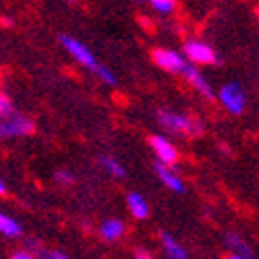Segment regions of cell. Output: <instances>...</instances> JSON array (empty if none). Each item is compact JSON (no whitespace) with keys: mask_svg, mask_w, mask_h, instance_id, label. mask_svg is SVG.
I'll return each instance as SVG.
<instances>
[{"mask_svg":"<svg viewBox=\"0 0 259 259\" xmlns=\"http://www.w3.org/2000/svg\"><path fill=\"white\" fill-rule=\"evenodd\" d=\"M158 122L166 128V131L175 135H185V137H199L203 133V122L191 114H179L170 110H158Z\"/></svg>","mask_w":259,"mask_h":259,"instance_id":"obj_1","label":"cell"},{"mask_svg":"<svg viewBox=\"0 0 259 259\" xmlns=\"http://www.w3.org/2000/svg\"><path fill=\"white\" fill-rule=\"evenodd\" d=\"M35 131V122L25 116L15 112L9 118H0V139H11V137H27Z\"/></svg>","mask_w":259,"mask_h":259,"instance_id":"obj_2","label":"cell"},{"mask_svg":"<svg viewBox=\"0 0 259 259\" xmlns=\"http://www.w3.org/2000/svg\"><path fill=\"white\" fill-rule=\"evenodd\" d=\"M152 60L156 67H160L166 73H185V69L189 67V60L185 58V54H179L175 50L168 48H158L152 52Z\"/></svg>","mask_w":259,"mask_h":259,"instance_id":"obj_3","label":"cell"},{"mask_svg":"<svg viewBox=\"0 0 259 259\" xmlns=\"http://www.w3.org/2000/svg\"><path fill=\"white\" fill-rule=\"evenodd\" d=\"M183 54L191 64H201V67L218 62V54L213 52V48L207 46L205 41H199V39H189L183 46Z\"/></svg>","mask_w":259,"mask_h":259,"instance_id":"obj_4","label":"cell"},{"mask_svg":"<svg viewBox=\"0 0 259 259\" xmlns=\"http://www.w3.org/2000/svg\"><path fill=\"white\" fill-rule=\"evenodd\" d=\"M60 44H62V48L67 50L79 64H83L85 69H90V71H94L96 67H98V60H96V56H94V52L88 48V46H83L79 39H75V37H71V35H60Z\"/></svg>","mask_w":259,"mask_h":259,"instance_id":"obj_5","label":"cell"},{"mask_svg":"<svg viewBox=\"0 0 259 259\" xmlns=\"http://www.w3.org/2000/svg\"><path fill=\"white\" fill-rule=\"evenodd\" d=\"M218 100L230 114H243L245 112V94L241 90V85H236V83L224 85V88L218 92Z\"/></svg>","mask_w":259,"mask_h":259,"instance_id":"obj_6","label":"cell"},{"mask_svg":"<svg viewBox=\"0 0 259 259\" xmlns=\"http://www.w3.org/2000/svg\"><path fill=\"white\" fill-rule=\"evenodd\" d=\"M149 145H152L154 154L158 156V162L168 164V166H175L179 162V149L175 147V143L168 141L162 135H152L149 137Z\"/></svg>","mask_w":259,"mask_h":259,"instance_id":"obj_7","label":"cell"},{"mask_svg":"<svg viewBox=\"0 0 259 259\" xmlns=\"http://www.w3.org/2000/svg\"><path fill=\"white\" fill-rule=\"evenodd\" d=\"M156 172H158L160 181H162L170 191H175V193H183V191H185V183H183V179L177 175L175 170H172V166L158 162V164H156Z\"/></svg>","mask_w":259,"mask_h":259,"instance_id":"obj_8","label":"cell"},{"mask_svg":"<svg viewBox=\"0 0 259 259\" xmlns=\"http://www.w3.org/2000/svg\"><path fill=\"white\" fill-rule=\"evenodd\" d=\"M183 75H185V79H187V81H189V83H191L193 88H195L201 96H205V98H209V100L213 98V90H211L209 81H207V79H205V77H203L195 67H193V64H189Z\"/></svg>","mask_w":259,"mask_h":259,"instance_id":"obj_9","label":"cell"},{"mask_svg":"<svg viewBox=\"0 0 259 259\" xmlns=\"http://www.w3.org/2000/svg\"><path fill=\"white\" fill-rule=\"evenodd\" d=\"M122 234H124V222L122 220L110 218V220H104L102 226H100V236L104 241H108V243L118 241Z\"/></svg>","mask_w":259,"mask_h":259,"instance_id":"obj_10","label":"cell"},{"mask_svg":"<svg viewBox=\"0 0 259 259\" xmlns=\"http://www.w3.org/2000/svg\"><path fill=\"white\" fill-rule=\"evenodd\" d=\"M126 207H128V211H131L133 218H137V220H145L149 215V205H147L145 197L139 195V193H128L126 195Z\"/></svg>","mask_w":259,"mask_h":259,"instance_id":"obj_11","label":"cell"},{"mask_svg":"<svg viewBox=\"0 0 259 259\" xmlns=\"http://www.w3.org/2000/svg\"><path fill=\"white\" fill-rule=\"evenodd\" d=\"M162 247H164V253H166V257L168 259H189V255H187V251L172 239L170 234H162Z\"/></svg>","mask_w":259,"mask_h":259,"instance_id":"obj_12","label":"cell"},{"mask_svg":"<svg viewBox=\"0 0 259 259\" xmlns=\"http://www.w3.org/2000/svg\"><path fill=\"white\" fill-rule=\"evenodd\" d=\"M0 234L9 236V239H17V236L23 234V228H21V224L15 218H11L7 213H0Z\"/></svg>","mask_w":259,"mask_h":259,"instance_id":"obj_13","label":"cell"},{"mask_svg":"<svg viewBox=\"0 0 259 259\" xmlns=\"http://www.w3.org/2000/svg\"><path fill=\"white\" fill-rule=\"evenodd\" d=\"M226 247L232 251V253H239V255H245V257H253V253H251V247L241 239L239 234H234V232H228L226 234Z\"/></svg>","mask_w":259,"mask_h":259,"instance_id":"obj_14","label":"cell"},{"mask_svg":"<svg viewBox=\"0 0 259 259\" xmlns=\"http://www.w3.org/2000/svg\"><path fill=\"white\" fill-rule=\"evenodd\" d=\"M102 166H104L108 172H110L112 177H116V179H122V177L126 175L124 166H122L120 162H116L114 158H110V156H104V158H102Z\"/></svg>","mask_w":259,"mask_h":259,"instance_id":"obj_15","label":"cell"},{"mask_svg":"<svg viewBox=\"0 0 259 259\" xmlns=\"http://www.w3.org/2000/svg\"><path fill=\"white\" fill-rule=\"evenodd\" d=\"M17 110H15V106H13V100L7 94H0V118H9Z\"/></svg>","mask_w":259,"mask_h":259,"instance_id":"obj_16","label":"cell"},{"mask_svg":"<svg viewBox=\"0 0 259 259\" xmlns=\"http://www.w3.org/2000/svg\"><path fill=\"white\" fill-rule=\"evenodd\" d=\"M149 5H152L158 13L162 15H168L177 9V0H149Z\"/></svg>","mask_w":259,"mask_h":259,"instance_id":"obj_17","label":"cell"},{"mask_svg":"<svg viewBox=\"0 0 259 259\" xmlns=\"http://www.w3.org/2000/svg\"><path fill=\"white\" fill-rule=\"evenodd\" d=\"M94 73H96L104 83H108V85H116V77L112 75V71H110V69L104 67V64H98V67L94 69Z\"/></svg>","mask_w":259,"mask_h":259,"instance_id":"obj_18","label":"cell"},{"mask_svg":"<svg viewBox=\"0 0 259 259\" xmlns=\"http://www.w3.org/2000/svg\"><path fill=\"white\" fill-rule=\"evenodd\" d=\"M54 179H56V183H60L62 187H69V185L75 183V177L71 175V172H67V170H58L56 175H54Z\"/></svg>","mask_w":259,"mask_h":259,"instance_id":"obj_19","label":"cell"},{"mask_svg":"<svg viewBox=\"0 0 259 259\" xmlns=\"http://www.w3.org/2000/svg\"><path fill=\"white\" fill-rule=\"evenodd\" d=\"M11 259H35V257H33V253H31V251L23 249V251H17V253H13V255H11Z\"/></svg>","mask_w":259,"mask_h":259,"instance_id":"obj_20","label":"cell"},{"mask_svg":"<svg viewBox=\"0 0 259 259\" xmlns=\"http://www.w3.org/2000/svg\"><path fill=\"white\" fill-rule=\"evenodd\" d=\"M44 257H46V259H71L69 255H64V253H60V251H46Z\"/></svg>","mask_w":259,"mask_h":259,"instance_id":"obj_21","label":"cell"},{"mask_svg":"<svg viewBox=\"0 0 259 259\" xmlns=\"http://www.w3.org/2000/svg\"><path fill=\"white\" fill-rule=\"evenodd\" d=\"M133 259H154V257H152V253L145 251V249H137L135 255H133Z\"/></svg>","mask_w":259,"mask_h":259,"instance_id":"obj_22","label":"cell"},{"mask_svg":"<svg viewBox=\"0 0 259 259\" xmlns=\"http://www.w3.org/2000/svg\"><path fill=\"white\" fill-rule=\"evenodd\" d=\"M226 259H249V257H245V255H239V253H232V255H228Z\"/></svg>","mask_w":259,"mask_h":259,"instance_id":"obj_23","label":"cell"},{"mask_svg":"<svg viewBox=\"0 0 259 259\" xmlns=\"http://www.w3.org/2000/svg\"><path fill=\"white\" fill-rule=\"evenodd\" d=\"M5 193H7V187H5L3 181H0V195H5Z\"/></svg>","mask_w":259,"mask_h":259,"instance_id":"obj_24","label":"cell"},{"mask_svg":"<svg viewBox=\"0 0 259 259\" xmlns=\"http://www.w3.org/2000/svg\"><path fill=\"white\" fill-rule=\"evenodd\" d=\"M3 25H5V27H9V25H13V21H11V19H7V17H5V19H3Z\"/></svg>","mask_w":259,"mask_h":259,"instance_id":"obj_25","label":"cell"},{"mask_svg":"<svg viewBox=\"0 0 259 259\" xmlns=\"http://www.w3.org/2000/svg\"><path fill=\"white\" fill-rule=\"evenodd\" d=\"M64 3H75V0H64Z\"/></svg>","mask_w":259,"mask_h":259,"instance_id":"obj_26","label":"cell"},{"mask_svg":"<svg viewBox=\"0 0 259 259\" xmlns=\"http://www.w3.org/2000/svg\"><path fill=\"white\" fill-rule=\"evenodd\" d=\"M257 17H259V9H257Z\"/></svg>","mask_w":259,"mask_h":259,"instance_id":"obj_27","label":"cell"}]
</instances>
